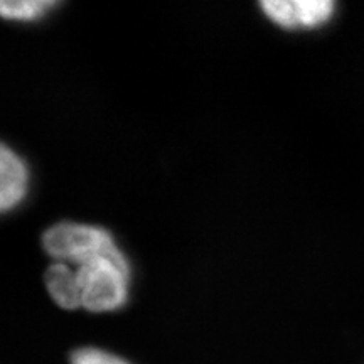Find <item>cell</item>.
Returning <instances> with one entry per match:
<instances>
[{
    "instance_id": "8992f818",
    "label": "cell",
    "mask_w": 364,
    "mask_h": 364,
    "mask_svg": "<svg viewBox=\"0 0 364 364\" xmlns=\"http://www.w3.org/2000/svg\"><path fill=\"white\" fill-rule=\"evenodd\" d=\"M59 2L53 0H27V2H2L0 4V12L6 19L31 22L46 16L54 7H58Z\"/></svg>"
},
{
    "instance_id": "277c9868",
    "label": "cell",
    "mask_w": 364,
    "mask_h": 364,
    "mask_svg": "<svg viewBox=\"0 0 364 364\" xmlns=\"http://www.w3.org/2000/svg\"><path fill=\"white\" fill-rule=\"evenodd\" d=\"M29 189V171L26 162L2 145L0 150V208L4 213L11 211L24 201Z\"/></svg>"
},
{
    "instance_id": "5b68a950",
    "label": "cell",
    "mask_w": 364,
    "mask_h": 364,
    "mask_svg": "<svg viewBox=\"0 0 364 364\" xmlns=\"http://www.w3.org/2000/svg\"><path fill=\"white\" fill-rule=\"evenodd\" d=\"M44 282L49 295L59 307L66 309V311H76V309L83 307L78 275H76L75 268H71L68 263L54 262L46 270Z\"/></svg>"
},
{
    "instance_id": "7a4b0ae2",
    "label": "cell",
    "mask_w": 364,
    "mask_h": 364,
    "mask_svg": "<svg viewBox=\"0 0 364 364\" xmlns=\"http://www.w3.org/2000/svg\"><path fill=\"white\" fill-rule=\"evenodd\" d=\"M43 247L56 262L80 265L98 255L118 250L107 230L81 223H58L43 236Z\"/></svg>"
},
{
    "instance_id": "3957f363",
    "label": "cell",
    "mask_w": 364,
    "mask_h": 364,
    "mask_svg": "<svg viewBox=\"0 0 364 364\" xmlns=\"http://www.w3.org/2000/svg\"><path fill=\"white\" fill-rule=\"evenodd\" d=\"M262 11L272 22L285 29H314L334 16L331 0H265Z\"/></svg>"
},
{
    "instance_id": "52a82bcc",
    "label": "cell",
    "mask_w": 364,
    "mask_h": 364,
    "mask_svg": "<svg viewBox=\"0 0 364 364\" xmlns=\"http://www.w3.org/2000/svg\"><path fill=\"white\" fill-rule=\"evenodd\" d=\"M70 364H134L122 354L98 346H81L73 349L70 354Z\"/></svg>"
},
{
    "instance_id": "6da1fadb",
    "label": "cell",
    "mask_w": 364,
    "mask_h": 364,
    "mask_svg": "<svg viewBox=\"0 0 364 364\" xmlns=\"http://www.w3.org/2000/svg\"><path fill=\"white\" fill-rule=\"evenodd\" d=\"M75 270L81 304L86 311L112 312L125 306L129 299L130 265L120 248L90 258L76 265Z\"/></svg>"
}]
</instances>
